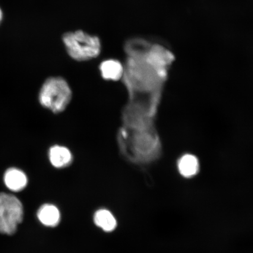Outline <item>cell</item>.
<instances>
[{"label":"cell","instance_id":"8fae6325","mask_svg":"<svg viewBox=\"0 0 253 253\" xmlns=\"http://www.w3.org/2000/svg\"><path fill=\"white\" fill-rule=\"evenodd\" d=\"M94 221L98 227L106 232H112L117 226L116 218L106 210L97 211L94 214Z\"/></svg>","mask_w":253,"mask_h":253},{"label":"cell","instance_id":"8992f818","mask_svg":"<svg viewBox=\"0 0 253 253\" xmlns=\"http://www.w3.org/2000/svg\"><path fill=\"white\" fill-rule=\"evenodd\" d=\"M4 184L9 191L18 192L27 187L28 177L23 170L17 168H9L6 170L3 177Z\"/></svg>","mask_w":253,"mask_h":253},{"label":"cell","instance_id":"3957f363","mask_svg":"<svg viewBox=\"0 0 253 253\" xmlns=\"http://www.w3.org/2000/svg\"><path fill=\"white\" fill-rule=\"evenodd\" d=\"M72 91L65 79L51 77L46 79L39 93L41 105L53 113L64 111L72 99Z\"/></svg>","mask_w":253,"mask_h":253},{"label":"cell","instance_id":"30bf717a","mask_svg":"<svg viewBox=\"0 0 253 253\" xmlns=\"http://www.w3.org/2000/svg\"><path fill=\"white\" fill-rule=\"evenodd\" d=\"M178 166L179 173L185 178H192L197 175L199 169L197 157L191 154H186L180 158Z\"/></svg>","mask_w":253,"mask_h":253},{"label":"cell","instance_id":"9c48e42d","mask_svg":"<svg viewBox=\"0 0 253 253\" xmlns=\"http://www.w3.org/2000/svg\"><path fill=\"white\" fill-rule=\"evenodd\" d=\"M37 217L40 222L47 227H55L61 220V214L58 208L49 204L41 206L38 211Z\"/></svg>","mask_w":253,"mask_h":253},{"label":"cell","instance_id":"52a82bcc","mask_svg":"<svg viewBox=\"0 0 253 253\" xmlns=\"http://www.w3.org/2000/svg\"><path fill=\"white\" fill-rule=\"evenodd\" d=\"M48 157L50 164L56 169H64L73 161L71 151L67 147L56 145L50 148Z\"/></svg>","mask_w":253,"mask_h":253},{"label":"cell","instance_id":"5b68a950","mask_svg":"<svg viewBox=\"0 0 253 253\" xmlns=\"http://www.w3.org/2000/svg\"><path fill=\"white\" fill-rule=\"evenodd\" d=\"M24 207L15 195L0 193V233L12 235L24 219Z\"/></svg>","mask_w":253,"mask_h":253},{"label":"cell","instance_id":"6da1fadb","mask_svg":"<svg viewBox=\"0 0 253 253\" xmlns=\"http://www.w3.org/2000/svg\"><path fill=\"white\" fill-rule=\"evenodd\" d=\"M125 52L122 79L129 98L123 110L122 120L128 123L150 121L156 113L158 90L175 56L162 44L141 39L127 41Z\"/></svg>","mask_w":253,"mask_h":253},{"label":"cell","instance_id":"ba28073f","mask_svg":"<svg viewBox=\"0 0 253 253\" xmlns=\"http://www.w3.org/2000/svg\"><path fill=\"white\" fill-rule=\"evenodd\" d=\"M99 68L102 77L107 81H119L124 74V66L118 60H106L101 63Z\"/></svg>","mask_w":253,"mask_h":253},{"label":"cell","instance_id":"7a4b0ae2","mask_svg":"<svg viewBox=\"0 0 253 253\" xmlns=\"http://www.w3.org/2000/svg\"><path fill=\"white\" fill-rule=\"evenodd\" d=\"M118 142L123 156L135 164L150 162L159 151V143L153 126L128 128L122 126L118 133Z\"/></svg>","mask_w":253,"mask_h":253},{"label":"cell","instance_id":"7c38bea8","mask_svg":"<svg viewBox=\"0 0 253 253\" xmlns=\"http://www.w3.org/2000/svg\"><path fill=\"white\" fill-rule=\"evenodd\" d=\"M3 18H4V13H3L2 8H1V7H0V24H1L2 23Z\"/></svg>","mask_w":253,"mask_h":253},{"label":"cell","instance_id":"277c9868","mask_svg":"<svg viewBox=\"0 0 253 253\" xmlns=\"http://www.w3.org/2000/svg\"><path fill=\"white\" fill-rule=\"evenodd\" d=\"M63 42L69 55L78 61L96 58L101 51L99 38L80 30L66 33L63 37Z\"/></svg>","mask_w":253,"mask_h":253}]
</instances>
